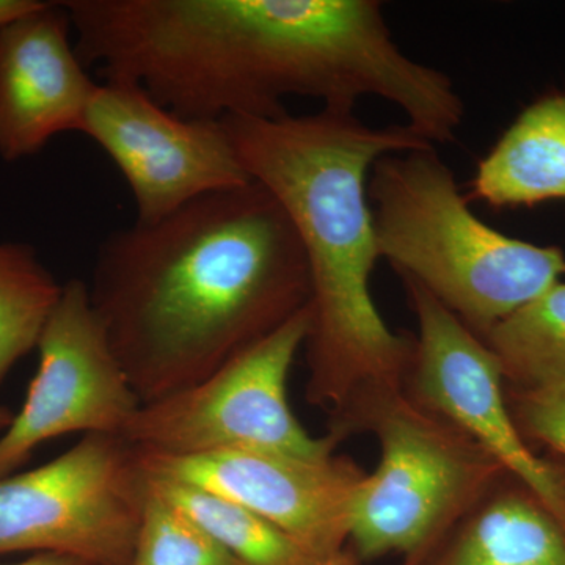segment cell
<instances>
[{
	"mask_svg": "<svg viewBox=\"0 0 565 565\" xmlns=\"http://www.w3.org/2000/svg\"><path fill=\"white\" fill-rule=\"evenodd\" d=\"M140 403L210 377L310 303L307 256L259 182L110 233L88 285Z\"/></svg>",
	"mask_w": 565,
	"mask_h": 565,
	"instance_id": "obj_1",
	"label": "cell"
},
{
	"mask_svg": "<svg viewBox=\"0 0 565 565\" xmlns=\"http://www.w3.org/2000/svg\"><path fill=\"white\" fill-rule=\"evenodd\" d=\"M253 181L296 226L310 270L307 399L340 422L367 394L405 385L415 338L390 329L371 292L381 258L367 181L379 159L434 147L411 126L373 128L355 111L228 117Z\"/></svg>",
	"mask_w": 565,
	"mask_h": 565,
	"instance_id": "obj_2",
	"label": "cell"
},
{
	"mask_svg": "<svg viewBox=\"0 0 565 565\" xmlns=\"http://www.w3.org/2000/svg\"><path fill=\"white\" fill-rule=\"evenodd\" d=\"M381 258L484 340L565 277V253L515 239L468 206L434 147L379 159L367 181Z\"/></svg>",
	"mask_w": 565,
	"mask_h": 565,
	"instance_id": "obj_3",
	"label": "cell"
},
{
	"mask_svg": "<svg viewBox=\"0 0 565 565\" xmlns=\"http://www.w3.org/2000/svg\"><path fill=\"white\" fill-rule=\"evenodd\" d=\"M359 430L381 445V463L364 476L352 509L349 542L359 561L423 552L509 476L405 386L362 397L329 433L344 438Z\"/></svg>",
	"mask_w": 565,
	"mask_h": 565,
	"instance_id": "obj_4",
	"label": "cell"
},
{
	"mask_svg": "<svg viewBox=\"0 0 565 565\" xmlns=\"http://www.w3.org/2000/svg\"><path fill=\"white\" fill-rule=\"evenodd\" d=\"M310 307L199 384L140 404L121 437L167 456L250 451L326 459L343 438L311 437L294 415L288 379L310 330Z\"/></svg>",
	"mask_w": 565,
	"mask_h": 565,
	"instance_id": "obj_5",
	"label": "cell"
},
{
	"mask_svg": "<svg viewBox=\"0 0 565 565\" xmlns=\"http://www.w3.org/2000/svg\"><path fill=\"white\" fill-rule=\"evenodd\" d=\"M148 479L121 435H82L50 462L0 478V555L61 553L129 565Z\"/></svg>",
	"mask_w": 565,
	"mask_h": 565,
	"instance_id": "obj_6",
	"label": "cell"
},
{
	"mask_svg": "<svg viewBox=\"0 0 565 565\" xmlns=\"http://www.w3.org/2000/svg\"><path fill=\"white\" fill-rule=\"evenodd\" d=\"M401 280L418 321L407 393L473 438L565 525L564 470L535 456L520 433L498 356L433 294Z\"/></svg>",
	"mask_w": 565,
	"mask_h": 565,
	"instance_id": "obj_7",
	"label": "cell"
},
{
	"mask_svg": "<svg viewBox=\"0 0 565 565\" xmlns=\"http://www.w3.org/2000/svg\"><path fill=\"white\" fill-rule=\"evenodd\" d=\"M36 349L39 367L24 404L0 435V478L17 473L55 438L121 435L141 404L111 351L87 282L73 278L63 285Z\"/></svg>",
	"mask_w": 565,
	"mask_h": 565,
	"instance_id": "obj_8",
	"label": "cell"
},
{
	"mask_svg": "<svg viewBox=\"0 0 565 565\" xmlns=\"http://www.w3.org/2000/svg\"><path fill=\"white\" fill-rule=\"evenodd\" d=\"M84 134L128 182L139 223L253 181L222 121L182 118L136 82H99Z\"/></svg>",
	"mask_w": 565,
	"mask_h": 565,
	"instance_id": "obj_9",
	"label": "cell"
},
{
	"mask_svg": "<svg viewBox=\"0 0 565 565\" xmlns=\"http://www.w3.org/2000/svg\"><path fill=\"white\" fill-rule=\"evenodd\" d=\"M148 476L200 487L244 505L311 555L345 548L364 471L348 457L326 459L226 451L167 456L137 449Z\"/></svg>",
	"mask_w": 565,
	"mask_h": 565,
	"instance_id": "obj_10",
	"label": "cell"
},
{
	"mask_svg": "<svg viewBox=\"0 0 565 565\" xmlns=\"http://www.w3.org/2000/svg\"><path fill=\"white\" fill-rule=\"evenodd\" d=\"M63 2L0 25V156L20 161L58 134H84L98 85L71 41Z\"/></svg>",
	"mask_w": 565,
	"mask_h": 565,
	"instance_id": "obj_11",
	"label": "cell"
},
{
	"mask_svg": "<svg viewBox=\"0 0 565 565\" xmlns=\"http://www.w3.org/2000/svg\"><path fill=\"white\" fill-rule=\"evenodd\" d=\"M404 565H565V525L526 487L503 479Z\"/></svg>",
	"mask_w": 565,
	"mask_h": 565,
	"instance_id": "obj_12",
	"label": "cell"
},
{
	"mask_svg": "<svg viewBox=\"0 0 565 565\" xmlns=\"http://www.w3.org/2000/svg\"><path fill=\"white\" fill-rule=\"evenodd\" d=\"M467 199L489 206L565 200V93L530 104L476 167Z\"/></svg>",
	"mask_w": 565,
	"mask_h": 565,
	"instance_id": "obj_13",
	"label": "cell"
},
{
	"mask_svg": "<svg viewBox=\"0 0 565 565\" xmlns=\"http://www.w3.org/2000/svg\"><path fill=\"white\" fill-rule=\"evenodd\" d=\"M147 479L152 492L191 519L243 565H318L323 561L228 498L172 479L148 475Z\"/></svg>",
	"mask_w": 565,
	"mask_h": 565,
	"instance_id": "obj_14",
	"label": "cell"
},
{
	"mask_svg": "<svg viewBox=\"0 0 565 565\" xmlns=\"http://www.w3.org/2000/svg\"><path fill=\"white\" fill-rule=\"evenodd\" d=\"M482 341L514 386L565 381V282L497 323Z\"/></svg>",
	"mask_w": 565,
	"mask_h": 565,
	"instance_id": "obj_15",
	"label": "cell"
},
{
	"mask_svg": "<svg viewBox=\"0 0 565 565\" xmlns=\"http://www.w3.org/2000/svg\"><path fill=\"white\" fill-rule=\"evenodd\" d=\"M62 288L31 245L0 244V386L36 349Z\"/></svg>",
	"mask_w": 565,
	"mask_h": 565,
	"instance_id": "obj_16",
	"label": "cell"
},
{
	"mask_svg": "<svg viewBox=\"0 0 565 565\" xmlns=\"http://www.w3.org/2000/svg\"><path fill=\"white\" fill-rule=\"evenodd\" d=\"M129 565H243L148 486Z\"/></svg>",
	"mask_w": 565,
	"mask_h": 565,
	"instance_id": "obj_17",
	"label": "cell"
},
{
	"mask_svg": "<svg viewBox=\"0 0 565 565\" xmlns=\"http://www.w3.org/2000/svg\"><path fill=\"white\" fill-rule=\"evenodd\" d=\"M512 415L520 433L565 459V381L514 386Z\"/></svg>",
	"mask_w": 565,
	"mask_h": 565,
	"instance_id": "obj_18",
	"label": "cell"
},
{
	"mask_svg": "<svg viewBox=\"0 0 565 565\" xmlns=\"http://www.w3.org/2000/svg\"><path fill=\"white\" fill-rule=\"evenodd\" d=\"M43 0H0V25L9 24V22L31 13L39 9Z\"/></svg>",
	"mask_w": 565,
	"mask_h": 565,
	"instance_id": "obj_19",
	"label": "cell"
},
{
	"mask_svg": "<svg viewBox=\"0 0 565 565\" xmlns=\"http://www.w3.org/2000/svg\"><path fill=\"white\" fill-rule=\"evenodd\" d=\"M0 565H90L85 561L77 559V557L61 555V553H35L29 559L21 561L17 564H0Z\"/></svg>",
	"mask_w": 565,
	"mask_h": 565,
	"instance_id": "obj_20",
	"label": "cell"
},
{
	"mask_svg": "<svg viewBox=\"0 0 565 565\" xmlns=\"http://www.w3.org/2000/svg\"><path fill=\"white\" fill-rule=\"evenodd\" d=\"M318 565H359V557L355 556L351 548H343L334 553V555L326 557Z\"/></svg>",
	"mask_w": 565,
	"mask_h": 565,
	"instance_id": "obj_21",
	"label": "cell"
},
{
	"mask_svg": "<svg viewBox=\"0 0 565 565\" xmlns=\"http://www.w3.org/2000/svg\"><path fill=\"white\" fill-rule=\"evenodd\" d=\"M14 412L10 411L6 405H0V433L10 426L11 419H13Z\"/></svg>",
	"mask_w": 565,
	"mask_h": 565,
	"instance_id": "obj_22",
	"label": "cell"
},
{
	"mask_svg": "<svg viewBox=\"0 0 565 565\" xmlns=\"http://www.w3.org/2000/svg\"><path fill=\"white\" fill-rule=\"evenodd\" d=\"M564 475H565V471H564Z\"/></svg>",
	"mask_w": 565,
	"mask_h": 565,
	"instance_id": "obj_23",
	"label": "cell"
}]
</instances>
